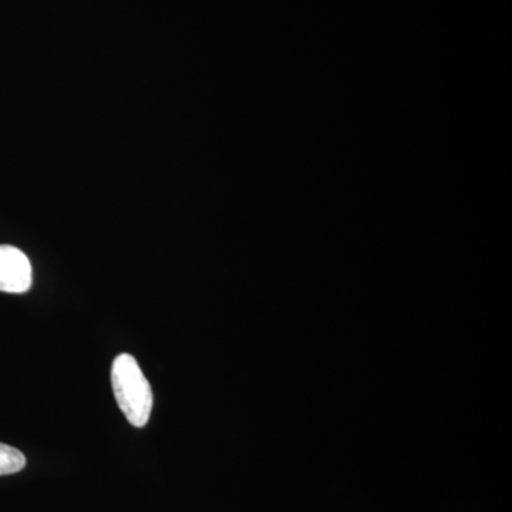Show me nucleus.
Segmentation results:
<instances>
[{"mask_svg": "<svg viewBox=\"0 0 512 512\" xmlns=\"http://www.w3.org/2000/svg\"><path fill=\"white\" fill-rule=\"evenodd\" d=\"M26 466V457L18 448L0 443V476L19 473Z\"/></svg>", "mask_w": 512, "mask_h": 512, "instance_id": "3", "label": "nucleus"}, {"mask_svg": "<svg viewBox=\"0 0 512 512\" xmlns=\"http://www.w3.org/2000/svg\"><path fill=\"white\" fill-rule=\"evenodd\" d=\"M32 286L28 256L10 245H0V292L25 293Z\"/></svg>", "mask_w": 512, "mask_h": 512, "instance_id": "2", "label": "nucleus"}, {"mask_svg": "<svg viewBox=\"0 0 512 512\" xmlns=\"http://www.w3.org/2000/svg\"><path fill=\"white\" fill-rule=\"evenodd\" d=\"M111 384L128 423L134 427L146 426L153 410V390L133 356L123 353L114 359Z\"/></svg>", "mask_w": 512, "mask_h": 512, "instance_id": "1", "label": "nucleus"}]
</instances>
